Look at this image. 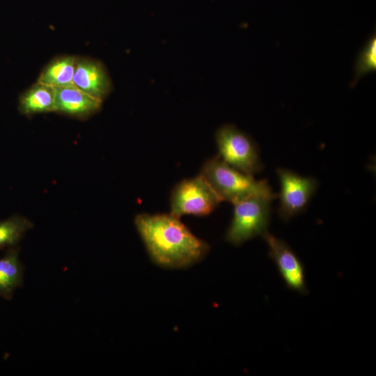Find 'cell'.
<instances>
[{
	"label": "cell",
	"mask_w": 376,
	"mask_h": 376,
	"mask_svg": "<svg viewBox=\"0 0 376 376\" xmlns=\"http://www.w3.org/2000/svg\"><path fill=\"white\" fill-rule=\"evenodd\" d=\"M55 111L79 119L96 113L103 101L92 97L74 84L54 88Z\"/></svg>",
	"instance_id": "cell-9"
},
{
	"label": "cell",
	"mask_w": 376,
	"mask_h": 376,
	"mask_svg": "<svg viewBox=\"0 0 376 376\" xmlns=\"http://www.w3.org/2000/svg\"><path fill=\"white\" fill-rule=\"evenodd\" d=\"M222 202L200 174L177 183L170 197V213L178 217L210 214Z\"/></svg>",
	"instance_id": "cell-5"
},
{
	"label": "cell",
	"mask_w": 376,
	"mask_h": 376,
	"mask_svg": "<svg viewBox=\"0 0 376 376\" xmlns=\"http://www.w3.org/2000/svg\"><path fill=\"white\" fill-rule=\"evenodd\" d=\"M272 200L253 196L235 203L226 240L237 246L267 231L271 215Z\"/></svg>",
	"instance_id": "cell-3"
},
{
	"label": "cell",
	"mask_w": 376,
	"mask_h": 376,
	"mask_svg": "<svg viewBox=\"0 0 376 376\" xmlns=\"http://www.w3.org/2000/svg\"><path fill=\"white\" fill-rule=\"evenodd\" d=\"M262 237L286 286L300 295H307L304 267L297 255L284 240L268 230Z\"/></svg>",
	"instance_id": "cell-7"
},
{
	"label": "cell",
	"mask_w": 376,
	"mask_h": 376,
	"mask_svg": "<svg viewBox=\"0 0 376 376\" xmlns=\"http://www.w3.org/2000/svg\"><path fill=\"white\" fill-rule=\"evenodd\" d=\"M24 270L19 248L8 249L0 258V297L7 300L12 299L15 290L24 285Z\"/></svg>",
	"instance_id": "cell-11"
},
{
	"label": "cell",
	"mask_w": 376,
	"mask_h": 376,
	"mask_svg": "<svg viewBox=\"0 0 376 376\" xmlns=\"http://www.w3.org/2000/svg\"><path fill=\"white\" fill-rule=\"evenodd\" d=\"M134 224L150 258L159 266L187 267L209 251V245L171 213H141L136 216Z\"/></svg>",
	"instance_id": "cell-1"
},
{
	"label": "cell",
	"mask_w": 376,
	"mask_h": 376,
	"mask_svg": "<svg viewBox=\"0 0 376 376\" xmlns=\"http://www.w3.org/2000/svg\"><path fill=\"white\" fill-rule=\"evenodd\" d=\"M73 84L93 97L103 101L112 90L111 78L102 63L89 58H77Z\"/></svg>",
	"instance_id": "cell-8"
},
{
	"label": "cell",
	"mask_w": 376,
	"mask_h": 376,
	"mask_svg": "<svg viewBox=\"0 0 376 376\" xmlns=\"http://www.w3.org/2000/svg\"><path fill=\"white\" fill-rule=\"evenodd\" d=\"M376 70V36L372 34L359 53L354 67V87L363 77Z\"/></svg>",
	"instance_id": "cell-14"
},
{
	"label": "cell",
	"mask_w": 376,
	"mask_h": 376,
	"mask_svg": "<svg viewBox=\"0 0 376 376\" xmlns=\"http://www.w3.org/2000/svg\"><path fill=\"white\" fill-rule=\"evenodd\" d=\"M33 226V224L29 219L20 215H13L0 221V249L17 247Z\"/></svg>",
	"instance_id": "cell-13"
},
{
	"label": "cell",
	"mask_w": 376,
	"mask_h": 376,
	"mask_svg": "<svg viewBox=\"0 0 376 376\" xmlns=\"http://www.w3.org/2000/svg\"><path fill=\"white\" fill-rule=\"evenodd\" d=\"M199 174L205 178L221 201L235 203L253 196L270 200L277 197L266 180H256L225 162L218 155L207 159Z\"/></svg>",
	"instance_id": "cell-2"
},
{
	"label": "cell",
	"mask_w": 376,
	"mask_h": 376,
	"mask_svg": "<svg viewBox=\"0 0 376 376\" xmlns=\"http://www.w3.org/2000/svg\"><path fill=\"white\" fill-rule=\"evenodd\" d=\"M281 190L278 212L283 221H288L304 212L315 193L318 182L313 178L304 177L289 169H277Z\"/></svg>",
	"instance_id": "cell-6"
},
{
	"label": "cell",
	"mask_w": 376,
	"mask_h": 376,
	"mask_svg": "<svg viewBox=\"0 0 376 376\" xmlns=\"http://www.w3.org/2000/svg\"><path fill=\"white\" fill-rule=\"evenodd\" d=\"M77 57L62 56L51 61L41 72L38 82L53 88L73 84Z\"/></svg>",
	"instance_id": "cell-12"
},
{
	"label": "cell",
	"mask_w": 376,
	"mask_h": 376,
	"mask_svg": "<svg viewBox=\"0 0 376 376\" xmlns=\"http://www.w3.org/2000/svg\"><path fill=\"white\" fill-rule=\"evenodd\" d=\"M18 110L25 116L55 111L54 88L37 81L19 96Z\"/></svg>",
	"instance_id": "cell-10"
},
{
	"label": "cell",
	"mask_w": 376,
	"mask_h": 376,
	"mask_svg": "<svg viewBox=\"0 0 376 376\" xmlns=\"http://www.w3.org/2000/svg\"><path fill=\"white\" fill-rule=\"evenodd\" d=\"M215 140L218 155L228 164L251 175L261 171L263 166L256 143L235 125L220 127Z\"/></svg>",
	"instance_id": "cell-4"
}]
</instances>
